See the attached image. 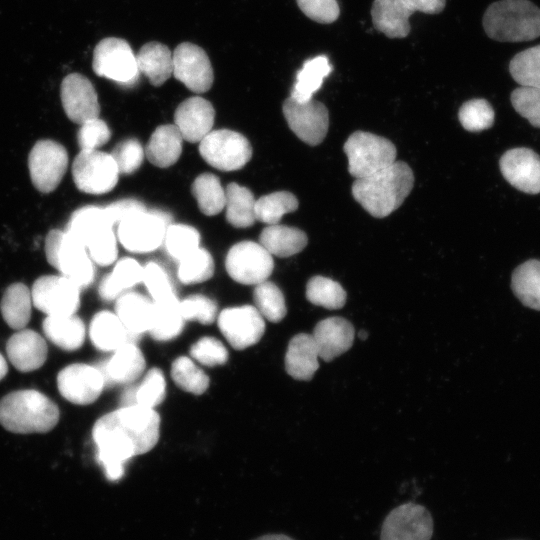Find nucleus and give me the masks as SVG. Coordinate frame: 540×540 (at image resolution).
Returning a JSON list of instances; mask_svg holds the SVG:
<instances>
[{
    "instance_id": "bf43d9fd",
    "label": "nucleus",
    "mask_w": 540,
    "mask_h": 540,
    "mask_svg": "<svg viewBox=\"0 0 540 540\" xmlns=\"http://www.w3.org/2000/svg\"><path fill=\"white\" fill-rule=\"evenodd\" d=\"M105 212L113 225H118L125 219L146 211L145 205L137 200L126 199L114 202L104 207Z\"/></svg>"
},
{
    "instance_id": "9b49d317",
    "label": "nucleus",
    "mask_w": 540,
    "mask_h": 540,
    "mask_svg": "<svg viewBox=\"0 0 540 540\" xmlns=\"http://www.w3.org/2000/svg\"><path fill=\"white\" fill-rule=\"evenodd\" d=\"M170 218L161 211H143L118 224L117 237L123 247L133 253L156 250L164 240Z\"/></svg>"
},
{
    "instance_id": "e433bc0d",
    "label": "nucleus",
    "mask_w": 540,
    "mask_h": 540,
    "mask_svg": "<svg viewBox=\"0 0 540 540\" xmlns=\"http://www.w3.org/2000/svg\"><path fill=\"white\" fill-rule=\"evenodd\" d=\"M511 287L523 305L540 311V260L520 264L512 274Z\"/></svg>"
},
{
    "instance_id": "4be33fe9",
    "label": "nucleus",
    "mask_w": 540,
    "mask_h": 540,
    "mask_svg": "<svg viewBox=\"0 0 540 540\" xmlns=\"http://www.w3.org/2000/svg\"><path fill=\"white\" fill-rule=\"evenodd\" d=\"M215 110L212 104L200 97H190L184 100L174 114L175 126L181 133L183 140L200 142L214 124Z\"/></svg>"
},
{
    "instance_id": "c85d7f7f",
    "label": "nucleus",
    "mask_w": 540,
    "mask_h": 540,
    "mask_svg": "<svg viewBox=\"0 0 540 540\" xmlns=\"http://www.w3.org/2000/svg\"><path fill=\"white\" fill-rule=\"evenodd\" d=\"M182 142L183 137L175 125H161L147 142L145 155L153 165L160 168L169 167L179 159Z\"/></svg>"
},
{
    "instance_id": "a878e982",
    "label": "nucleus",
    "mask_w": 540,
    "mask_h": 540,
    "mask_svg": "<svg viewBox=\"0 0 540 540\" xmlns=\"http://www.w3.org/2000/svg\"><path fill=\"white\" fill-rule=\"evenodd\" d=\"M319 359L312 335L297 334L288 344L285 355L286 372L296 380H311L319 368Z\"/></svg>"
},
{
    "instance_id": "dca6fc26",
    "label": "nucleus",
    "mask_w": 540,
    "mask_h": 540,
    "mask_svg": "<svg viewBox=\"0 0 540 540\" xmlns=\"http://www.w3.org/2000/svg\"><path fill=\"white\" fill-rule=\"evenodd\" d=\"M433 519L422 505L408 502L389 512L382 524L380 540H430Z\"/></svg>"
},
{
    "instance_id": "9d476101",
    "label": "nucleus",
    "mask_w": 540,
    "mask_h": 540,
    "mask_svg": "<svg viewBox=\"0 0 540 540\" xmlns=\"http://www.w3.org/2000/svg\"><path fill=\"white\" fill-rule=\"evenodd\" d=\"M111 154L97 150H81L72 165V175L79 190L89 194H104L112 190L119 177Z\"/></svg>"
},
{
    "instance_id": "e2e57ef3",
    "label": "nucleus",
    "mask_w": 540,
    "mask_h": 540,
    "mask_svg": "<svg viewBox=\"0 0 540 540\" xmlns=\"http://www.w3.org/2000/svg\"><path fill=\"white\" fill-rule=\"evenodd\" d=\"M8 371L7 363L3 355L0 353V380L4 378Z\"/></svg>"
},
{
    "instance_id": "bb28decb",
    "label": "nucleus",
    "mask_w": 540,
    "mask_h": 540,
    "mask_svg": "<svg viewBox=\"0 0 540 540\" xmlns=\"http://www.w3.org/2000/svg\"><path fill=\"white\" fill-rule=\"evenodd\" d=\"M89 336L93 345L101 351H115L126 343H135L138 338L110 311H100L94 315Z\"/></svg>"
},
{
    "instance_id": "f8f14e48",
    "label": "nucleus",
    "mask_w": 540,
    "mask_h": 540,
    "mask_svg": "<svg viewBox=\"0 0 540 540\" xmlns=\"http://www.w3.org/2000/svg\"><path fill=\"white\" fill-rule=\"evenodd\" d=\"M226 270L238 283L257 285L272 274V255L260 244L242 241L232 246L226 256Z\"/></svg>"
},
{
    "instance_id": "393cba45",
    "label": "nucleus",
    "mask_w": 540,
    "mask_h": 540,
    "mask_svg": "<svg viewBox=\"0 0 540 540\" xmlns=\"http://www.w3.org/2000/svg\"><path fill=\"white\" fill-rule=\"evenodd\" d=\"M98 369L103 375L105 385L128 384L143 373L145 359L136 343H126L115 350L112 357Z\"/></svg>"
},
{
    "instance_id": "72a5a7b5",
    "label": "nucleus",
    "mask_w": 540,
    "mask_h": 540,
    "mask_svg": "<svg viewBox=\"0 0 540 540\" xmlns=\"http://www.w3.org/2000/svg\"><path fill=\"white\" fill-rule=\"evenodd\" d=\"M144 267L132 258H123L117 262L112 272L107 274L99 285L102 299H117L126 290L143 282Z\"/></svg>"
},
{
    "instance_id": "13d9d810",
    "label": "nucleus",
    "mask_w": 540,
    "mask_h": 540,
    "mask_svg": "<svg viewBox=\"0 0 540 540\" xmlns=\"http://www.w3.org/2000/svg\"><path fill=\"white\" fill-rule=\"evenodd\" d=\"M300 10L311 20L329 24L340 14L337 0H296Z\"/></svg>"
},
{
    "instance_id": "4c0bfd02",
    "label": "nucleus",
    "mask_w": 540,
    "mask_h": 540,
    "mask_svg": "<svg viewBox=\"0 0 540 540\" xmlns=\"http://www.w3.org/2000/svg\"><path fill=\"white\" fill-rule=\"evenodd\" d=\"M226 219L234 227L246 228L256 220V200L252 192L237 183H230L226 190Z\"/></svg>"
},
{
    "instance_id": "aec40b11",
    "label": "nucleus",
    "mask_w": 540,
    "mask_h": 540,
    "mask_svg": "<svg viewBox=\"0 0 540 540\" xmlns=\"http://www.w3.org/2000/svg\"><path fill=\"white\" fill-rule=\"evenodd\" d=\"M60 96L63 109L72 122L80 125L99 117L97 93L91 81L84 75H67L61 83Z\"/></svg>"
},
{
    "instance_id": "49530a36",
    "label": "nucleus",
    "mask_w": 540,
    "mask_h": 540,
    "mask_svg": "<svg viewBox=\"0 0 540 540\" xmlns=\"http://www.w3.org/2000/svg\"><path fill=\"white\" fill-rule=\"evenodd\" d=\"M214 262L210 253L199 247L179 261L178 278L184 284H194L210 279Z\"/></svg>"
},
{
    "instance_id": "0eeeda50",
    "label": "nucleus",
    "mask_w": 540,
    "mask_h": 540,
    "mask_svg": "<svg viewBox=\"0 0 540 540\" xmlns=\"http://www.w3.org/2000/svg\"><path fill=\"white\" fill-rule=\"evenodd\" d=\"M343 150L348 158L349 173L356 179L388 167L395 162L397 154L391 141L364 131L352 133Z\"/></svg>"
},
{
    "instance_id": "a211bd4d",
    "label": "nucleus",
    "mask_w": 540,
    "mask_h": 540,
    "mask_svg": "<svg viewBox=\"0 0 540 540\" xmlns=\"http://www.w3.org/2000/svg\"><path fill=\"white\" fill-rule=\"evenodd\" d=\"M173 55V75L194 93L207 92L214 80L211 62L206 52L199 46L183 42Z\"/></svg>"
},
{
    "instance_id": "f03ea898",
    "label": "nucleus",
    "mask_w": 540,
    "mask_h": 540,
    "mask_svg": "<svg viewBox=\"0 0 540 540\" xmlns=\"http://www.w3.org/2000/svg\"><path fill=\"white\" fill-rule=\"evenodd\" d=\"M413 171L405 162L395 161L352 185L354 199L373 217L384 218L395 211L410 194Z\"/></svg>"
},
{
    "instance_id": "ddd939ff",
    "label": "nucleus",
    "mask_w": 540,
    "mask_h": 540,
    "mask_svg": "<svg viewBox=\"0 0 540 540\" xmlns=\"http://www.w3.org/2000/svg\"><path fill=\"white\" fill-rule=\"evenodd\" d=\"M68 166V154L64 146L53 140L36 142L29 153L30 178L37 190L52 192L60 184Z\"/></svg>"
},
{
    "instance_id": "6e6552de",
    "label": "nucleus",
    "mask_w": 540,
    "mask_h": 540,
    "mask_svg": "<svg viewBox=\"0 0 540 540\" xmlns=\"http://www.w3.org/2000/svg\"><path fill=\"white\" fill-rule=\"evenodd\" d=\"M92 68L96 75L130 87L139 79L136 55L121 38L102 39L93 52Z\"/></svg>"
},
{
    "instance_id": "f3484780",
    "label": "nucleus",
    "mask_w": 540,
    "mask_h": 540,
    "mask_svg": "<svg viewBox=\"0 0 540 540\" xmlns=\"http://www.w3.org/2000/svg\"><path fill=\"white\" fill-rule=\"evenodd\" d=\"M217 322L223 336L236 350L256 344L265 332L263 316L250 305L224 309Z\"/></svg>"
},
{
    "instance_id": "20e7f679",
    "label": "nucleus",
    "mask_w": 540,
    "mask_h": 540,
    "mask_svg": "<svg viewBox=\"0 0 540 540\" xmlns=\"http://www.w3.org/2000/svg\"><path fill=\"white\" fill-rule=\"evenodd\" d=\"M486 34L500 42L530 41L540 37V8L528 0H501L484 13Z\"/></svg>"
},
{
    "instance_id": "b1692460",
    "label": "nucleus",
    "mask_w": 540,
    "mask_h": 540,
    "mask_svg": "<svg viewBox=\"0 0 540 540\" xmlns=\"http://www.w3.org/2000/svg\"><path fill=\"white\" fill-rule=\"evenodd\" d=\"M6 351L12 365L22 372L40 368L47 358V345L42 336L30 329H20L7 342Z\"/></svg>"
},
{
    "instance_id": "2eb2a0df",
    "label": "nucleus",
    "mask_w": 540,
    "mask_h": 540,
    "mask_svg": "<svg viewBox=\"0 0 540 540\" xmlns=\"http://www.w3.org/2000/svg\"><path fill=\"white\" fill-rule=\"evenodd\" d=\"M282 110L290 129L300 140L312 146L324 140L329 127V113L323 103L314 99L301 102L288 97Z\"/></svg>"
},
{
    "instance_id": "39448f33",
    "label": "nucleus",
    "mask_w": 540,
    "mask_h": 540,
    "mask_svg": "<svg viewBox=\"0 0 540 540\" xmlns=\"http://www.w3.org/2000/svg\"><path fill=\"white\" fill-rule=\"evenodd\" d=\"M113 226L104 208L85 206L71 215L66 230L84 245L94 263L107 266L117 257Z\"/></svg>"
},
{
    "instance_id": "c03bdc74",
    "label": "nucleus",
    "mask_w": 540,
    "mask_h": 540,
    "mask_svg": "<svg viewBox=\"0 0 540 540\" xmlns=\"http://www.w3.org/2000/svg\"><path fill=\"white\" fill-rule=\"evenodd\" d=\"M171 377L182 390L200 395L209 386V378L190 358H176L171 366Z\"/></svg>"
},
{
    "instance_id": "4d7b16f0",
    "label": "nucleus",
    "mask_w": 540,
    "mask_h": 540,
    "mask_svg": "<svg viewBox=\"0 0 540 540\" xmlns=\"http://www.w3.org/2000/svg\"><path fill=\"white\" fill-rule=\"evenodd\" d=\"M110 136L109 127L98 117L80 124L77 140L81 150H97L108 142Z\"/></svg>"
},
{
    "instance_id": "09e8293b",
    "label": "nucleus",
    "mask_w": 540,
    "mask_h": 540,
    "mask_svg": "<svg viewBox=\"0 0 540 540\" xmlns=\"http://www.w3.org/2000/svg\"><path fill=\"white\" fill-rule=\"evenodd\" d=\"M458 118L464 129L478 132L493 125L495 114L487 100L472 99L460 107Z\"/></svg>"
},
{
    "instance_id": "cd10ccee",
    "label": "nucleus",
    "mask_w": 540,
    "mask_h": 540,
    "mask_svg": "<svg viewBox=\"0 0 540 540\" xmlns=\"http://www.w3.org/2000/svg\"><path fill=\"white\" fill-rule=\"evenodd\" d=\"M154 313V302L137 292H127L116 299L115 314L125 328L139 337L149 332Z\"/></svg>"
},
{
    "instance_id": "3c124183",
    "label": "nucleus",
    "mask_w": 540,
    "mask_h": 540,
    "mask_svg": "<svg viewBox=\"0 0 540 540\" xmlns=\"http://www.w3.org/2000/svg\"><path fill=\"white\" fill-rule=\"evenodd\" d=\"M166 382L162 371L158 368L150 369L141 384L135 388V404L154 408L165 398Z\"/></svg>"
},
{
    "instance_id": "0e129e2a",
    "label": "nucleus",
    "mask_w": 540,
    "mask_h": 540,
    "mask_svg": "<svg viewBox=\"0 0 540 540\" xmlns=\"http://www.w3.org/2000/svg\"><path fill=\"white\" fill-rule=\"evenodd\" d=\"M358 335L361 340H366L368 337V332L365 330H361Z\"/></svg>"
},
{
    "instance_id": "423d86ee",
    "label": "nucleus",
    "mask_w": 540,
    "mask_h": 540,
    "mask_svg": "<svg viewBox=\"0 0 540 540\" xmlns=\"http://www.w3.org/2000/svg\"><path fill=\"white\" fill-rule=\"evenodd\" d=\"M48 262L80 289L94 280L93 261L84 245L67 230H51L45 240Z\"/></svg>"
},
{
    "instance_id": "c756f323",
    "label": "nucleus",
    "mask_w": 540,
    "mask_h": 540,
    "mask_svg": "<svg viewBox=\"0 0 540 540\" xmlns=\"http://www.w3.org/2000/svg\"><path fill=\"white\" fill-rule=\"evenodd\" d=\"M411 15L399 0H374L371 8L374 27L389 38H404L409 34Z\"/></svg>"
},
{
    "instance_id": "de8ad7c7",
    "label": "nucleus",
    "mask_w": 540,
    "mask_h": 540,
    "mask_svg": "<svg viewBox=\"0 0 540 540\" xmlns=\"http://www.w3.org/2000/svg\"><path fill=\"white\" fill-rule=\"evenodd\" d=\"M163 243L168 254L175 260L182 258L199 248V232L188 225L170 224L165 232Z\"/></svg>"
},
{
    "instance_id": "4468645a",
    "label": "nucleus",
    "mask_w": 540,
    "mask_h": 540,
    "mask_svg": "<svg viewBox=\"0 0 540 540\" xmlns=\"http://www.w3.org/2000/svg\"><path fill=\"white\" fill-rule=\"evenodd\" d=\"M80 288L62 275H45L33 284V305L47 316L75 314L80 305Z\"/></svg>"
},
{
    "instance_id": "7c9ffc66",
    "label": "nucleus",
    "mask_w": 540,
    "mask_h": 540,
    "mask_svg": "<svg viewBox=\"0 0 540 540\" xmlns=\"http://www.w3.org/2000/svg\"><path fill=\"white\" fill-rule=\"evenodd\" d=\"M45 336L66 351L79 349L85 340V325L75 314L47 316L43 321Z\"/></svg>"
},
{
    "instance_id": "58836bf2",
    "label": "nucleus",
    "mask_w": 540,
    "mask_h": 540,
    "mask_svg": "<svg viewBox=\"0 0 540 540\" xmlns=\"http://www.w3.org/2000/svg\"><path fill=\"white\" fill-rule=\"evenodd\" d=\"M192 194L201 212L207 216L216 215L225 207L226 194L214 174L199 175L192 184Z\"/></svg>"
},
{
    "instance_id": "ea45409f",
    "label": "nucleus",
    "mask_w": 540,
    "mask_h": 540,
    "mask_svg": "<svg viewBox=\"0 0 540 540\" xmlns=\"http://www.w3.org/2000/svg\"><path fill=\"white\" fill-rule=\"evenodd\" d=\"M184 321L179 310V300L154 302L153 320L149 333L158 341L171 340L182 332Z\"/></svg>"
},
{
    "instance_id": "1a4fd4ad",
    "label": "nucleus",
    "mask_w": 540,
    "mask_h": 540,
    "mask_svg": "<svg viewBox=\"0 0 540 540\" xmlns=\"http://www.w3.org/2000/svg\"><path fill=\"white\" fill-rule=\"evenodd\" d=\"M199 143L202 158L222 171L238 170L245 166L252 156L249 141L232 130L211 131Z\"/></svg>"
},
{
    "instance_id": "a18cd8bd",
    "label": "nucleus",
    "mask_w": 540,
    "mask_h": 540,
    "mask_svg": "<svg viewBox=\"0 0 540 540\" xmlns=\"http://www.w3.org/2000/svg\"><path fill=\"white\" fill-rule=\"evenodd\" d=\"M509 71L520 86L540 88V45L516 54L510 62Z\"/></svg>"
},
{
    "instance_id": "f257e3e1",
    "label": "nucleus",
    "mask_w": 540,
    "mask_h": 540,
    "mask_svg": "<svg viewBox=\"0 0 540 540\" xmlns=\"http://www.w3.org/2000/svg\"><path fill=\"white\" fill-rule=\"evenodd\" d=\"M160 417L153 408L124 406L99 418L92 430L97 459L110 481L124 474L125 462L150 451L157 443Z\"/></svg>"
},
{
    "instance_id": "37998d69",
    "label": "nucleus",
    "mask_w": 540,
    "mask_h": 540,
    "mask_svg": "<svg viewBox=\"0 0 540 540\" xmlns=\"http://www.w3.org/2000/svg\"><path fill=\"white\" fill-rule=\"evenodd\" d=\"M254 303L259 313L271 322L281 321L286 313V303L282 291L270 281L256 285L253 293Z\"/></svg>"
},
{
    "instance_id": "2f4dec72",
    "label": "nucleus",
    "mask_w": 540,
    "mask_h": 540,
    "mask_svg": "<svg viewBox=\"0 0 540 540\" xmlns=\"http://www.w3.org/2000/svg\"><path fill=\"white\" fill-rule=\"evenodd\" d=\"M140 73L153 86H161L173 74V55L169 48L156 41L143 45L136 55Z\"/></svg>"
},
{
    "instance_id": "f704fd0d",
    "label": "nucleus",
    "mask_w": 540,
    "mask_h": 540,
    "mask_svg": "<svg viewBox=\"0 0 540 540\" xmlns=\"http://www.w3.org/2000/svg\"><path fill=\"white\" fill-rule=\"evenodd\" d=\"M331 71L332 66L326 56L319 55L308 59L296 74L290 97L301 102L312 99Z\"/></svg>"
},
{
    "instance_id": "412c9836",
    "label": "nucleus",
    "mask_w": 540,
    "mask_h": 540,
    "mask_svg": "<svg viewBox=\"0 0 540 540\" xmlns=\"http://www.w3.org/2000/svg\"><path fill=\"white\" fill-rule=\"evenodd\" d=\"M503 177L516 189L528 193H540V156L529 148L506 151L499 161Z\"/></svg>"
},
{
    "instance_id": "7ed1b4c3",
    "label": "nucleus",
    "mask_w": 540,
    "mask_h": 540,
    "mask_svg": "<svg viewBox=\"0 0 540 540\" xmlns=\"http://www.w3.org/2000/svg\"><path fill=\"white\" fill-rule=\"evenodd\" d=\"M58 420L57 405L37 390L14 391L0 400V424L13 433H45Z\"/></svg>"
},
{
    "instance_id": "a19ab883",
    "label": "nucleus",
    "mask_w": 540,
    "mask_h": 540,
    "mask_svg": "<svg viewBox=\"0 0 540 540\" xmlns=\"http://www.w3.org/2000/svg\"><path fill=\"white\" fill-rule=\"evenodd\" d=\"M298 208L297 198L290 192L277 191L256 200V220L268 225L278 224L283 215Z\"/></svg>"
},
{
    "instance_id": "c9c22d12",
    "label": "nucleus",
    "mask_w": 540,
    "mask_h": 540,
    "mask_svg": "<svg viewBox=\"0 0 540 540\" xmlns=\"http://www.w3.org/2000/svg\"><path fill=\"white\" fill-rule=\"evenodd\" d=\"M31 291L23 283L11 284L4 292L0 309L5 322L13 329L26 327L31 317Z\"/></svg>"
},
{
    "instance_id": "603ef678",
    "label": "nucleus",
    "mask_w": 540,
    "mask_h": 540,
    "mask_svg": "<svg viewBox=\"0 0 540 540\" xmlns=\"http://www.w3.org/2000/svg\"><path fill=\"white\" fill-rule=\"evenodd\" d=\"M510 99L519 115L540 128V88L520 86L511 93Z\"/></svg>"
},
{
    "instance_id": "8fccbe9b",
    "label": "nucleus",
    "mask_w": 540,
    "mask_h": 540,
    "mask_svg": "<svg viewBox=\"0 0 540 540\" xmlns=\"http://www.w3.org/2000/svg\"><path fill=\"white\" fill-rule=\"evenodd\" d=\"M143 282L154 302H171L178 300L171 279L167 272L157 263L149 262L144 267Z\"/></svg>"
},
{
    "instance_id": "5fc2aeb1",
    "label": "nucleus",
    "mask_w": 540,
    "mask_h": 540,
    "mask_svg": "<svg viewBox=\"0 0 540 540\" xmlns=\"http://www.w3.org/2000/svg\"><path fill=\"white\" fill-rule=\"evenodd\" d=\"M190 355L199 363L213 367L226 363L228 351L218 339L210 336L200 338L190 348Z\"/></svg>"
},
{
    "instance_id": "6ab92c4d",
    "label": "nucleus",
    "mask_w": 540,
    "mask_h": 540,
    "mask_svg": "<svg viewBox=\"0 0 540 540\" xmlns=\"http://www.w3.org/2000/svg\"><path fill=\"white\" fill-rule=\"evenodd\" d=\"M57 386L60 394L68 401L87 405L99 397L105 382L96 366L76 363L68 365L58 373Z\"/></svg>"
},
{
    "instance_id": "6e6d98bb",
    "label": "nucleus",
    "mask_w": 540,
    "mask_h": 540,
    "mask_svg": "<svg viewBox=\"0 0 540 540\" xmlns=\"http://www.w3.org/2000/svg\"><path fill=\"white\" fill-rule=\"evenodd\" d=\"M145 151L136 139H127L117 144L112 152L119 173L131 174L142 164Z\"/></svg>"
},
{
    "instance_id": "79ce46f5",
    "label": "nucleus",
    "mask_w": 540,
    "mask_h": 540,
    "mask_svg": "<svg viewBox=\"0 0 540 540\" xmlns=\"http://www.w3.org/2000/svg\"><path fill=\"white\" fill-rule=\"evenodd\" d=\"M306 298L314 305L335 310L344 306L346 292L337 281L324 276H314L306 285Z\"/></svg>"
},
{
    "instance_id": "864d4df0",
    "label": "nucleus",
    "mask_w": 540,
    "mask_h": 540,
    "mask_svg": "<svg viewBox=\"0 0 540 540\" xmlns=\"http://www.w3.org/2000/svg\"><path fill=\"white\" fill-rule=\"evenodd\" d=\"M179 310L184 320L211 324L217 315L216 303L204 295H191L179 301Z\"/></svg>"
},
{
    "instance_id": "052dcab7",
    "label": "nucleus",
    "mask_w": 540,
    "mask_h": 540,
    "mask_svg": "<svg viewBox=\"0 0 540 540\" xmlns=\"http://www.w3.org/2000/svg\"><path fill=\"white\" fill-rule=\"evenodd\" d=\"M402 5L411 13L422 12L426 14H437L443 11L446 0H399Z\"/></svg>"
},
{
    "instance_id": "680f3d73",
    "label": "nucleus",
    "mask_w": 540,
    "mask_h": 540,
    "mask_svg": "<svg viewBox=\"0 0 540 540\" xmlns=\"http://www.w3.org/2000/svg\"><path fill=\"white\" fill-rule=\"evenodd\" d=\"M255 540H294L284 534H267L256 538Z\"/></svg>"
},
{
    "instance_id": "5701e85b",
    "label": "nucleus",
    "mask_w": 540,
    "mask_h": 540,
    "mask_svg": "<svg viewBox=\"0 0 540 540\" xmlns=\"http://www.w3.org/2000/svg\"><path fill=\"white\" fill-rule=\"evenodd\" d=\"M311 335L319 357L329 362L350 349L354 341L355 330L347 319L333 316L319 321Z\"/></svg>"
},
{
    "instance_id": "473e14b6",
    "label": "nucleus",
    "mask_w": 540,
    "mask_h": 540,
    "mask_svg": "<svg viewBox=\"0 0 540 540\" xmlns=\"http://www.w3.org/2000/svg\"><path fill=\"white\" fill-rule=\"evenodd\" d=\"M259 243L277 257H289L301 252L308 243L305 232L295 227L268 225L259 237Z\"/></svg>"
}]
</instances>
